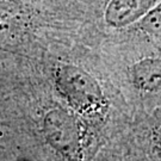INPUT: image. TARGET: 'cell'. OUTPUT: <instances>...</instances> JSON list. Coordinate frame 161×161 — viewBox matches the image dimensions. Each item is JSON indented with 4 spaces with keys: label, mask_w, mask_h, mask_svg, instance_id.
Masks as SVG:
<instances>
[{
    "label": "cell",
    "mask_w": 161,
    "mask_h": 161,
    "mask_svg": "<svg viewBox=\"0 0 161 161\" xmlns=\"http://www.w3.org/2000/svg\"><path fill=\"white\" fill-rule=\"evenodd\" d=\"M46 131L52 143L58 149L70 150L75 144L76 129L72 117L62 111H53L46 118Z\"/></svg>",
    "instance_id": "3"
},
{
    "label": "cell",
    "mask_w": 161,
    "mask_h": 161,
    "mask_svg": "<svg viewBox=\"0 0 161 161\" xmlns=\"http://www.w3.org/2000/svg\"><path fill=\"white\" fill-rule=\"evenodd\" d=\"M140 26L147 34L161 36V0H159L140 20Z\"/></svg>",
    "instance_id": "5"
},
{
    "label": "cell",
    "mask_w": 161,
    "mask_h": 161,
    "mask_svg": "<svg viewBox=\"0 0 161 161\" xmlns=\"http://www.w3.org/2000/svg\"><path fill=\"white\" fill-rule=\"evenodd\" d=\"M134 85L146 92L161 91V58H148L132 66Z\"/></svg>",
    "instance_id": "4"
},
{
    "label": "cell",
    "mask_w": 161,
    "mask_h": 161,
    "mask_svg": "<svg viewBox=\"0 0 161 161\" xmlns=\"http://www.w3.org/2000/svg\"><path fill=\"white\" fill-rule=\"evenodd\" d=\"M159 0H109L104 19L110 28L121 29L140 22Z\"/></svg>",
    "instance_id": "2"
},
{
    "label": "cell",
    "mask_w": 161,
    "mask_h": 161,
    "mask_svg": "<svg viewBox=\"0 0 161 161\" xmlns=\"http://www.w3.org/2000/svg\"><path fill=\"white\" fill-rule=\"evenodd\" d=\"M56 86L81 114L94 115L104 108V94L98 81L79 67L69 64L60 67L56 72Z\"/></svg>",
    "instance_id": "1"
}]
</instances>
